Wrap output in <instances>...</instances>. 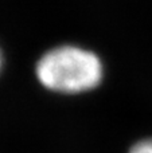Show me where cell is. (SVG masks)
Wrapping results in <instances>:
<instances>
[{"label":"cell","instance_id":"obj_1","mask_svg":"<svg viewBox=\"0 0 152 153\" xmlns=\"http://www.w3.org/2000/svg\"><path fill=\"white\" fill-rule=\"evenodd\" d=\"M42 87L58 94H82L94 90L104 78V65L94 51L75 45L47 50L35 65Z\"/></svg>","mask_w":152,"mask_h":153},{"label":"cell","instance_id":"obj_2","mask_svg":"<svg viewBox=\"0 0 152 153\" xmlns=\"http://www.w3.org/2000/svg\"><path fill=\"white\" fill-rule=\"evenodd\" d=\"M129 153H152V138H144V140L137 141L129 149Z\"/></svg>","mask_w":152,"mask_h":153},{"label":"cell","instance_id":"obj_3","mask_svg":"<svg viewBox=\"0 0 152 153\" xmlns=\"http://www.w3.org/2000/svg\"><path fill=\"white\" fill-rule=\"evenodd\" d=\"M1 66H3V54L1 50H0V71H1Z\"/></svg>","mask_w":152,"mask_h":153}]
</instances>
